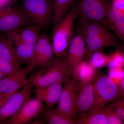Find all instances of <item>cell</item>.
<instances>
[{
  "label": "cell",
  "mask_w": 124,
  "mask_h": 124,
  "mask_svg": "<svg viewBox=\"0 0 124 124\" xmlns=\"http://www.w3.org/2000/svg\"><path fill=\"white\" fill-rule=\"evenodd\" d=\"M93 83L95 106L105 107L107 103L119 98V86L109 76L98 72Z\"/></svg>",
  "instance_id": "cell-6"
},
{
  "label": "cell",
  "mask_w": 124,
  "mask_h": 124,
  "mask_svg": "<svg viewBox=\"0 0 124 124\" xmlns=\"http://www.w3.org/2000/svg\"><path fill=\"white\" fill-rule=\"evenodd\" d=\"M107 26L110 28L124 45V13L112 5L110 0H105Z\"/></svg>",
  "instance_id": "cell-15"
},
{
  "label": "cell",
  "mask_w": 124,
  "mask_h": 124,
  "mask_svg": "<svg viewBox=\"0 0 124 124\" xmlns=\"http://www.w3.org/2000/svg\"><path fill=\"white\" fill-rule=\"evenodd\" d=\"M13 0H0V5L2 9L5 6L10 4Z\"/></svg>",
  "instance_id": "cell-34"
},
{
  "label": "cell",
  "mask_w": 124,
  "mask_h": 124,
  "mask_svg": "<svg viewBox=\"0 0 124 124\" xmlns=\"http://www.w3.org/2000/svg\"><path fill=\"white\" fill-rule=\"evenodd\" d=\"M18 69L13 64L0 58V71L8 75Z\"/></svg>",
  "instance_id": "cell-29"
},
{
  "label": "cell",
  "mask_w": 124,
  "mask_h": 124,
  "mask_svg": "<svg viewBox=\"0 0 124 124\" xmlns=\"http://www.w3.org/2000/svg\"><path fill=\"white\" fill-rule=\"evenodd\" d=\"M48 124H76L75 120L64 115L57 109L46 106L44 107L41 113Z\"/></svg>",
  "instance_id": "cell-19"
},
{
  "label": "cell",
  "mask_w": 124,
  "mask_h": 124,
  "mask_svg": "<svg viewBox=\"0 0 124 124\" xmlns=\"http://www.w3.org/2000/svg\"><path fill=\"white\" fill-rule=\"evenodd\" d=\"M19 10L33 24L43 28L53 22V0H21Z\"/></svg>",
  "instance_id": "cell-3"
},
{
  "label": "cell",
  "mask_w": 124,
  "mask_h": 124,
  "mask_svg": "<svg viewBox=\"0 0 124 124\" xmlns=\"http://www.w3.org/2000/svg\"><path fill=\"white\" fill-rule=\"evenodd\" d=\"M34 68L32 65L20 68L0 80V93L11 94L22 88L28 82L27 76Z\"/></svg>",
  "instance_id": "cell-10"
},
{
  "label": "cell",
  "mask_w": 124,
  "mask_h": 124,
  "mask_svg": "<svg viewBox=\"0 0 124 124\" xmlns=\"http://www.w3.org/2000/svg\"><path fill=\"white\" fill-rule=\"evenodd\" d=\"M65 82L56 108L76 121L77 82L70 77Z\"/></svg>",
  "instance_id": "cell-8"
},
{
  "label": "cell",
  "mask_w": 124,
  "mask_h": 124,
  "mask_svg": "<svg viewBox=\"0 0 124 124\" xmlns=\"http://www.w3.org/2000/svg\"><path fill=\"white\" fill-rule=\"evenodd\" d=\"M77 124H108L104 107L95 106L86 113L78 116Z\"/></svg>",
  "instance_id": "cell-18"
},
{
  "label": "cell",
  "mask_w": 124,
  "mask_h": 124,
  "mask_svg": "<svg viewBox=\"0 0 124 124\" xmlns=\"http://www.w3.org/2000/svg\"><path fill=\"white\" fill-rule=\"evenodd\" d=\"M0 58L13 64L18 69L21 68L13 45L8 39L4 37L0 38Z\"/></svg>",
  "instance_id": "cell-21"
},
{
  "label": "cell",
  "mask_w": 124,
  "mask_h": 124,
  "mask_svg": "<svg viewBox=\"0 0 124 124\" xmlns=\"http://www.w3.org/2000/svg\"><path fill=\"white\" fill-rule=\"evenodd\" d=\"M1 9H2V7H1V6L0 5V10Z\"/></svg>",
  "instance_id": "cell-38"
},
{
  "label": "cell",
  "mask_w": 124,
  "mask_h": 124,
  "mask_svg": "<svg viewBox=\"0 0 124 124\" xmlns=\"http://www.w3.org/2000/svg\"><path fill=\"white\" fill-rule=\"evenodd\" d=\"M118 47H119L124 53V45L122 44H121ZM123 68L124 69V75L121 81L118 85L119 89V98L124 96V66L123 67Z\"/></svg>",
  "instance_id": "cell-31"
},
{
  "label": "cell",
  "mask_w": 124,
  "mask_h": 124,
  "mask_svg": "<svg viewBox=\"0 0 124 124\" xmlns=\"http://www.w3.org/2000/svg\"><path fill=\"white\" fill-rule=\"evenodd\" d=\"M109 76L111 79L118 85L122 80L124 75L123 68H112L109 69Z\"/></svg>",
  "instance_id": "cell-27"
},
{
  "label": "cell",
  "mask_w": 124,
  "mask_h": 124,
  "mask_svg": "<svg viewBox=\"0 0 124 124\" xmlns=\"http://www.w3.org/2000/svg\"><path fill=\"white\" fill-rule=\"evenodd\" d=\"M7 33V39L13 45L16 55L19 62L27 66L32 65L35 59V45L23 42L14 31Z\"/></svg>",
  "instance_id": "cell-14"
},
{
  "label": "cell",
  "mask_w": 124,
  "mask_h": 124,
  "mask_svg": "<svg viewBox=\"0 0 124 124\" xmlns=\"http://www.w3.org/2000/svg\"><path fill=\"white\" fill-rule=\"evenodd\" d=\"M86 48L83 36L78 32L75 35L63 58L71 76L76 67L85 60Z\"/></svg>",
  "instance_id": "cell-11"
},
{
  "label": "cell",
  "mask_w": 124,
  "mask_h": 124,
  "mask_svg": "<svg viewBox=\"0 0 124 124\" xmlns=\"http://www.w3.org/2000/svg\"><path fill=\"white\" fill-rule=\"evenodd\" d=\"M44 107L43 102L38 98H30L17 113L8 119L0 121V124H27L41 113Z\"/></svg>",
  "instance_id": "cell-9"
},
{
  "label": "cell",
  "mask_w": 124,
  "mask_h": 124,
  "mask_svg": "<svg viewBox=\"0 0 124 124\" xmlns=\"http://www.w3.org/2000/svg\"><path fill=\"white\" fill-rule=\"evenodd\" d=\"M63 82V81L61 80L47 86L36 87V97L44 102L47 106L53 108L59 101Z\"/></svg>",
  "instance_id": "cell-16"
},
{
  "label": "cell",
  "mask_w": 124,
  "mask_h": 124,
  "mask_svg": "<svg viewBox=\"0 0 124 124\" xmlns=\"http://www.w3.org/2000/svg\"><path fill=\"white\" fill-rule=\"evenodd\" d=\"M95 106L93 83H77L76 96L77 116L86 113Z\"/></svg>",
  "instance_id": "cell-13"
},
{
  "label": "cell",
  "mask_w": 124,
  "mask_h": 124,
  "mask_svg": "<svg viewBox=\"0 0 124 124\" xmlns=\"http://www.w3.org/2000/svg\"><path fill=\"white\" fill-rule=\"evenodd\" d=\"M109 56L107 66L109 69L112 68H123L124 66V53L119 47Z\"/></svg>",
  "instance_id": "cell-26"
},
{
  "label": "cell",
  "mask_w": 124,
  "mask_h": 124,
  "mask_svg": "<svg viewBox=\"0 0 124 124\" xmlns=\"http://www.w3.org/2000/svg\"><path fill=\"white\" fill-rule=\"evenodd\" d=\"M86 59L92 66L97 69L107 66L109 56L100 50L93 52Z\"/></svg>",
  "instance_id": "cell-23"
},
{
  "label": "cell",
  "mask_w": 124,
  "mask_h": 124,
  "mask_svg": "<svg viewBox=\"0 0 124 124\" xmlns=\"http://www.w3.org/2000/svg\"><path fill=\"white\" fill-rule=\"evenodd\" d=\"M30 22L19 10L8 8L0 11V32L8 33L28 26Z\"/></svg>",
  "instance_id": "cell-12"
},
{
  "label": "cell",
  "mask_w": 124,
  "mask_h": 124,
  "mask_svg": "<svg viewBox=\"0 0 124 124\" xmlns=\"http://www.w3.org/2000/svg\"><path fill=\"white\" fill-rule=\"evenodd\" d=\"M108 106L112 110L124 123V108L116 101L112 102Z\"/></svg>",
  "instance_id": "cell-30"
},
{
  "label": "cell",
  "mask_w": 124,
  "mask_h": 124,
  "mask_svg": "<svg viewBox=\"0 0 124 124\" xmlns=\"http://www.w3.org/2000/svg\"><path fill=\"white\" fill-rule=\"evenodd\" d=\"M115 101L117 102L124 108V96L118 98Z\"/></svg>",
  "instance_id": "cell-35"
},
{
  "label": "cell",
  "mask_w": 124,
  "mask_h": 124,
  "mask_svg": "<svg viewBox=\"0 0 124 124\" xmlns=\"http://www.w3.org/2000/svg\"><path fill=\"white\" fill-rule=\"evenodd\" d=\"M107 27L98 22L80 24L78 32L81 34L84 39L86 58L94 51L109 46L116 48L121 44L117 37L111 33Z\"/></svg>",
  "instance_id": "cell-1"
},
{
  "label": "cell",
  "mask_w": 124,
  "mask_h": 124,
  "mask_svg": "<svg viewBox=\"0 0 124 124\" xmlns=\"http://www.w3.org/2000/svg\"><path fill=\"white\" fill-rule=\"evenodd\" d=\"M51 42V38L46 33H43L40 34L34 46V62L39 57L46 49L47 46Z\"/></svg>",
  "instance_id": "cell-25"
},
{
  "label": "cell",
  "mask_w": 124,
  "mask_h": 124,
  "mask_svg": "<svg viewBox=\"0 0 124 124\" xmlns=\"http://www.w3.org/2000/svg\"><path fill=\"white\" fill-rule=\"evenodd\" d=\"M34 86L32 76L20 90L14 93L0 108V121L10 118L17 113L31 98Z\"/></svg>",
  "instance_id": "cell-7"
},
{
  "label": "cell",
  "mask_w": 124,
  "mask_h": 124,
  "mask_svg": "<svg viewBox=\"0 0 124 124\" xmlns=\"http://www.w3.org/2000/svg\"><path fill=\"white\" fill-rule=\"evenodd\" d=\"M7 75H6V74L0 71V80L1 79L3 78L4 77H5Z\"/></svg>",
  "instance_id": "cell-36"
},
{
  "label": "cell",
  "mask_w": 124,
  "mask_h": 124,
  "mask_svg": "<svg viewBox=\"0 0 124 124\" xmlns=\"http://www.w3.org/2000/svg\"><path fill=\"white\" fill-rule=\"evenodd\" d=\"M9 94V95H6V96H4V97L0 98V108L7 101V100L10 97V96L12 94Z\"/></svg>",
  "instance_id": "cell-33"
},
{
  "label": "cell",
  "mask_w": 124,
  "mask_h": 124,
  "mask_svg": "<svg viewBox=\"0 0 124 124\" xmlns=\"http://www.w3.org/2000/svg\"><path fill=\"white\" fill-rule=\"evenodd\" d=\"M42 28L39 25L33 24L20 28L14 31L23 42L28 44L35 45Z\"/></svg>",
  "instance_id": "cell-20"
},
{
  "label": "cell",
  "mask_w": 124,
  "mask_h": 124,
  "mask_svg": "<svg viewBox=\"0 0 124 124\" xmlns=\"http://www.w3.org/2000/svg\"><path fill=\"white\" fill-rule=\"evenodd\" d=\"M44 67L45 71L32 76L35 87L47 86L61 80L65 82L71 77L63 59L55 57L48 66Z\"/></svg>",
  "instance_id": "cell-4"
},
{
  "label": "cell",
  "mask_w": 124,
  "mask_h": 124,
  "mask_svg": "<svg viewBox=\"0 0 124 124\" xmlns=\"http://www.w3.org/2000/svg\"><path fill=\"white\" fill-rule=\"evenodd\" d=\"M75 4L80 24L98 22L107 27L105 0H80Z\"/></svg>",
  "instance_id": "cell-5"
},
{
  "label": "cell",
  "mask_w": 124,
  "mask_h": 124,
  "mask_svg": "<svg viewBox=\"0 0 124 124\" xmlns=\"http://www.w3.org/2000/svg\"><path fill=\"white\" fill-rule=\"evenodd\" d=\"M54 53L51 42L47 46L46 49L39 57L34 62L32 65L34 68L46 67L54 59Z\"/></svg>",
  "instance_id": "cell-24"
},
{
  "label": "cell",
  "mask_w": 124,
  "mask_h": 124,
  "mask_svg": "<svg viewBox=\"0 0 124 124\" xmlns=\"http://www.w3.org/2000/svg\"><path fill=\"white\" fill-rule=\"evenodd\" d=\"M98 72L87 60H84L78 65L73 71L71 77L78 84L92 83Z\"/></svg>",
  "instance_id": "cell-17"
},
{
  "label": "cell",
  "mask_w": 124,
  "mask_h": 124,
  "mask_svg": "<svg viewBox=\"0 0 124 124\" xmlns=\"http://www.w3.org/2000/svg\"><path fill=\"white\" fill-rule=\"evenodd\" d=\"M77 0H53L54 15L53 22L56 24L64 17L68 9L73 5Z\"/></svg>",
  "instance_id": "cell-22"
},
{
  "label": "cell",
  "mask_w": 124,
  "mask_h": 124,
  "mask_svg": "<svg viewBox=\"0 0 124 124\" xmlns=\"http://www.w3.org/2000/svg\"><path fill=\"white\" fill-rule=\"evenodd\" d=\"M108 124H123L124 122L108 106L104 107Z\"/></svg>",
  "instance_id": "cell-28"
},
{
  "label": "cell",
  "mask_w": 124,
  "mask_h": 124,
  "mask_svg": "<svg viewBox=\"0 0 124 124\" xmlns=\"http://www.w3.org/2000/svg\"><path fill=\"white\" fill-rule=\"evenodd\" d=\"M111 1L115 8L124 13V0H112Z\"/></svg>",
  "instance_id": "cell-32"
},
{
  "label": "cell",
  "mask_w": 124,
  "mask_h": 124,
  "mask_svg": "<svg viewBox=\"0 0 124 124\" xmlns=\"http://www.w3.org/2000/svg\"><path fill=\"white\" fill-rule=\"evenodd\" d=\"M77 17V9L74 4L62 20L54 24L51 39L56 57L63 59L65 57L69 45L75 36L74 24Z\"/></svg>",
  "instance_id": "cell-2"
},
{
  "label": "cell",
  "mask_w": 124,
  "mask_h": 124,
  "mask_svg": "<svg viewBox=\"0 0 124 124\" xmlns=\"http://www.w3.org/2000/svg\"><path fill=\"white\" fill-rule=\"evenodd\" d=\"M9 95V94H2L1 93H0V98L2 97H4V96H6V95Z\"/></svg>",
  "instance_id": "cell-37"
}]
</instances>
